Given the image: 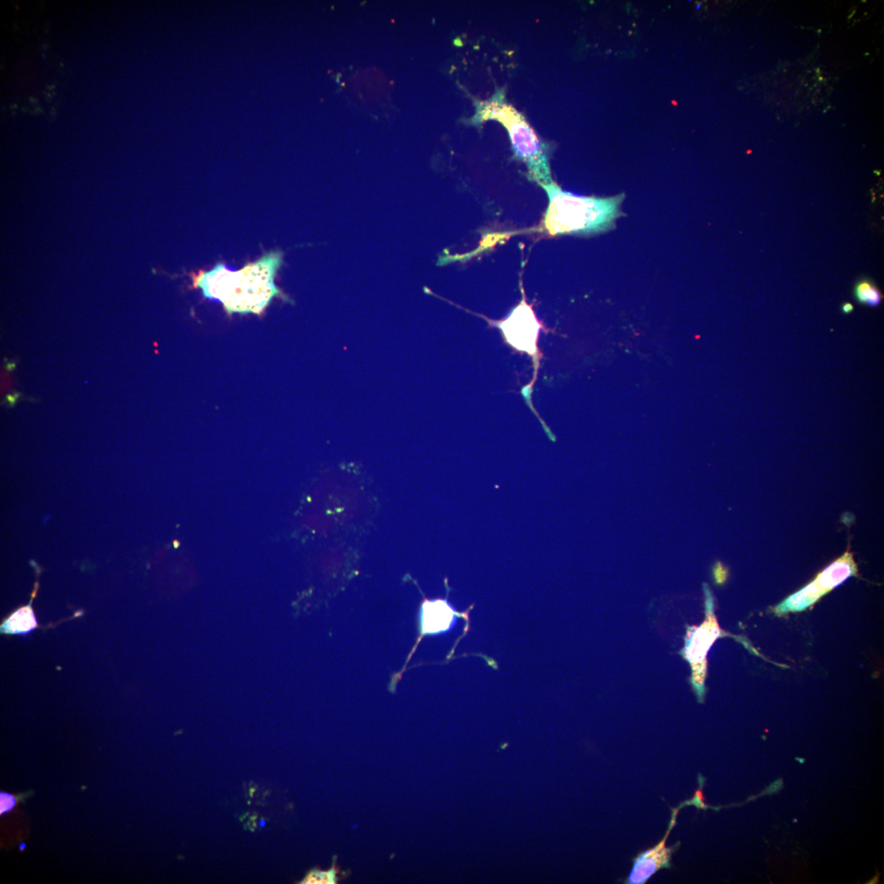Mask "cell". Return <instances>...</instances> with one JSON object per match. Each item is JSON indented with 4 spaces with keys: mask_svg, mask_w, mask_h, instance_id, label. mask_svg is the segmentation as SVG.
Listing matches in <instances>:
<instances>
[{
    "mask_svg": "<svg viewBox=\"0 0 884 884\" xmlns=\"http://www.w3.org/2000/svg\"><path fill=\"white\" fill-rule=\"evenodd\" d=\"M282 257L281 252H270L238 271L218 264L192 276L194 287L206 298L221 302L228 314H260L274 297L282 296L274 283Z\"/></svg>",
    "mask_w": 884,
    "mask_h": 884,
    "instance_id": "cell-1",
    "label": "cell"
},
{
    "mask_svg": "<svg viewBox=\"0 0 884 884\" xmlns=\"http://www.w3.org/2000/svg\"><path fill=\"white\" fill-rule=\"evenodd\" d=\"M540 185L546 192L548 205L544 227L551 235L606 232L621 215L624 195L599 198L582 197L563 191L555 183Z\"/></svg>",
    "mask_w": 884,
    "mask_h": 884,
    "instance_id": "cell-2",
    "label": "cell"
},
{
    "mask_svg": "<svg viewBox=\"0 0 884 884\" xmlns=\"http://www.w3.org/2000/svg\"><path fill=\"white\" fill-rule=\"evenodd\" d=\"M490 120L505 126L515 154L526 164L532 179L539 185L551 184V166L545 146L524 116L506 103L504 90H497L490 99L476 103V113L471 123L479 125Z\"/></svg>",
    "mask_w": 884,
    "mask_h": 884,
    "instance_id": "cell-3",
    "label": "cell"
},
{
    "mask_svg": "<svg viewBox=\"0 0 884 884\" xmlns=\"http://www.w3.org/2000/svg\"><path fill=\"white\" fill-rule=\"evenodd\" d=\"M682 806L672 809V816L669 822L668 828L665 835L658 845L653 847L644 850L634 858L632 860L633 867L630 875L628 876L624 883L626 884H644L651 878L655 873L663 868H672L673 855L677 852L680 846V842L675 843L672 847L665 846L668 838L673 831V828L677 824V816Z\"/></svg>",
    "mask_w": 884,
    "mask_h": 884,
    "instance_id": "cell-4",
    "label": "cell"
},
{
    "mask_svg": "<svg viewBox=\"0 0 884 884\" xmlns=\"http://www.w3.org/2000/svg\"><path fill=\"white\" fill-rule=\"evenodd\" d=\"M500 328L512 347L529 354L536 352L541 324L525 299L500 324Z\"/></svg>",
    "mask_w": 884,
    "mask_h": 884,
    "instance_id": "cell-5",
    "label": "cell"
},
{
    "mask_svg": "<svg viewBox=\"0 0 884 884\" xmlns=\"http://www.w3.org/2000/svg\"><path fill=\"white\" fill-rule=\"evenodd\" d=\"M460 613L443 598L425 599L420 609V627L423 634L446 633L453 629Z\"/></svg>",
    "mask_w": 884,
    "mask_h": 884,
    "instance_id": "cell-6",
    "label": "cell"
},
{
    "mask_svg": "<svg viewBox=\"0 0 884 884\" xmlns=\"http://www.w3.org/2000/svg\"><path fill=\"white\" fill-rule=\"evenodd\" d=\"M718 630H716L715 627L712 628L702 627L697 629L692 638L690 639L687 650V658L691 663L697 664L705 658L708 649L718 636Z\"/></svg>",
    "mask_w": 884,
    "mask_h": 884,
    "instance_id": "cell-7",
    "label": "cell"
},
{
    "mask_svg": "<svg viewBox=\"0 0 884 884\" xmlns=\"http://www.w3.org/2000/svg\"><path fill=\"white\" fill-rule=\"evenodd\" d=\"M37 627V622L32 608L28 606L20 608L15 612L2 626L3 632L8 633H25L32 631Z\"/></svg>",
    "mask_w": 884,
    "mask_h": 884,
    "instance_id": "cell-8",
    "label": "cell"
},
{
    "mask_svg": "<svg viewBox=\"0 0 884 884\" xmlns=\"http://www.w3.org/2000/svg\"><path fill=\"white\" fill-rule=\"evenodd\" d=\"M853 294L858 303L871 307L880 306L883 301L881 291L875 283L868 278H862L856 283Z\"/></svg>",
    "mask_w": 884,
    "mask_h": 884,
    "instance_id": "cell-9",
    "label": "cell"
},
{
    "mask_svg": "<svg viewBox=\"0 0 884 884\" xmlns=\"http://www.w3.org/2000/svg\"><path fill=\"white\" fill-rule=\"evenodd\" d=\"M338 871L335 868V863L329 871H312L302 883L334 884L339 880Z\"/></svg>",
    "mask_w": 884,
    "mask_h": 884,
    "instance_id": "cell-10",
    "label": "cell"
},
{
    "mask_svg": "<svg viewBox=\"0 0 884 884\" xmlns=\"http://www.w3.org/2000/svg\"><path fill=\"white\" fill-rule=\"evenodd\" d=\"M698 781L699 785V789L695 791L692 799L682 802V804H680V806H682V809L687 806H694L697 807L699 810H708V809H713V806L711 807L705 804L704 787L706 780L704 777L699 775Z\"/></svg>",
    "mask_w": 884,
    "mask_h": 884,
    "instance_id": "cell-11",
    "label": "cell"
},
{
    "mask_svg": "<svg viewBox=\"0 0 884 884\" xmlns=\"http://www.w3.org/2000/svg\"><path fill=\"white\" fill-rule=\"evenodd\" d=\"M18 802V796L8 794L6 792H0V815L3 816L13 811L16 807Z\"/></svg>",
    "mask_w": 884,
    "mask_h": 884,
    "instance_id": "cell-12",
    "label": "cell"
},
{
    "mask_svg": "<svg viewBox=\"0 0 884 884\" xmlns=\"http://www.w3.org/2000/svg\"><path fill=\"white\" fill-rule=\"evenodd\" d=\"M841 309L843 314H847L854 311V307H853L852 304L849 302H846L845 304H842Z\"/></svg>",
    "mask_w": 884,
    "mask_h": 884,
    "instance_id": "cell-13",
    "label": "cell"
},
{
    "mask_svg": "<svg viewBox=\"0 0 884 884\" xmlns=\"http://www.w3.org/2000/svg\"><path fill=\"white\" fill-rule=\"evenodd\" d=\"M18 848H19V850H20V851L23 852V851L25 849V848H27V845H25V842H21V843H20V845H18Z\"/></svg>",
    "mask_w": 884,
    "mask_h": 884,
    "instance_id": "cell-14",
    "label": "cell"
},
{
    "mask_svg": "<svg viewBox=\"0 0 884 884\" xmlns=\"http://www.w3.org/2000/svg\"><path fill=\"white\" fill-rule=\"evenodd\" d=\"M30 101H32V104H37V99H34V98H32H32H30Z\"/></svg>",
    "mask_w": 884,
    "mask_h": 884,
    "instance_id": "cell-15",
    "label": "cell"
},
{
    "mask_svg": "<svg viewBox=\"0 0 884 884\" xmlns=\"http://www.w3.org/2000/svg\"><path fill=\"white\" fill-rule=\"evenodd\" d=\"M266 822L265 821H261V822H260V825H261L262 827H265V826H266Z\"/></svg>",
    "mask_w": 884,
    "mask_h": 884,
    "instance_id": "cell-16",
    "label": "cell"
},
{
    "mask_svg": "<svg viewBox=\"0 0 884 884\" xmlns=\"http://www.w3.org/2000/svg\"><path fill=\"white\" fill-rule=\"evenodd\" d=\"M700 7H701V5H700V4H699V5H698V6H697V10H699V9L700 8Z\"/></svg>",
    "mask_w": 884,
    "mask_h": 884,
    "instance_id": "cell-17",
    "label": "cell"
}]
</instances>
